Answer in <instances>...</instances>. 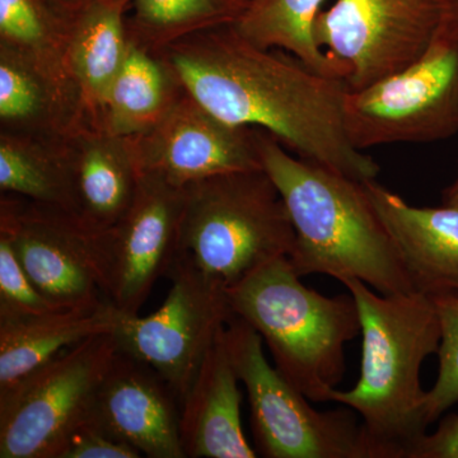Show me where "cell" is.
Instances as JSON below:
<instances>
[{
    "mask_svg": "<svg viewBox=\"0 0 458 458\" xmlns=\"http://www.w3.org/2000/svg\"><path fill=\"white\" fill-rule=\"evenodd\" d=\"M442 18L437 35L458 40V0H442Z\"/></svg>",
    "mask_w": 458,
    "mask_h": 458,
    "instance_id": "30",
    "label": "cell"
},
{
    "mask_svg": "<svg viewBox=\"0 0 458 458\" xmlns=\"http://www.w3.org/2000/svg\"><path fill=\"white\" fill-rule=\"evenodd\" d=\"M247 2H249V0H247Z\"/></svg>",
    "mask_w": 458,
    "mask_h": 458,
    "instance_id": "34",
    "label": "cell"
},
{
    "mask_svg": "<svg viewBox=\"0 0 458 458\" xmlns=\"http://www.w3.org/2000/svg\"><path fill=\"white\" fill-rule=\"evenodd\" d=\"M73 171L74 216L98 232L114 228L131 209L141 171L131 138L93 128L66 134Z\"/></svg>",
    "mask_w": 458,
    "mask_h": 458,
    "instance_id": "17",
    "label": "cell"
},
{
    "mask_svg": "<svg viewBox=\"0 0 458 458\" xmlns=\"http://www.w3.org/2000/svg\"><path fill=\"white\" fill-rule=\"evenodd\" d=\"M229 358L245 385L258 456L265 458H381L354 410L318 411L273 369L262 337L234 315L225 330Z\"/></svg>",
    "mask_w": 458,
    "mask_h": 458,
    "instance_id": "6",
    "label": "cell"
},
{
    "mask_svg": "<svg viewBox=\"0 0 458 458\" xmlns=\"http://www.w3.org/2000/svg\"><path fill=\"white\" fill-rule=\"evenodd\" d=\"M442 204L447 205V207L458 208V170L454 182L443 190Z\"/></svg>",
    "mask_w": 458,
    "mask_h": 458,
    "instance_id": "32",
    "label": "cell"
},
{
    "mask_svg": "<svg viewBox=\"0 0 458 458\" xmlns=\"http://www.w3.org/2000/svg\"><path fill=\"white\" fill-rule=\"evenodd\" d=\"M119 351L113 333L87 337L0 393V458H59L92 415Z\"/></svg>",
    "mask_w": 458,
    "mask_h": 458,
    "instance_id": "7",
    "label": "cell"
},
{
    "mask_svg": "<svg viewBox=\"0 0 458 458\" xmlns=\"http://www.w3.org/2000/svg\"><path fill=\"white\" fill-rule=\"evenodd\" d=\"M185 188L141 172L137 197L125 216L108 229V302L138 315L157 280L167 276L179 256Z\"/></svg>",
    "mask_w": 458,
    "mask_h": 458,
    "instance_id": "13",
    "label": "cell"
},
{
    "mask_svg": "<svg viewBox=\"0 0 458 458\" xmlns=\"http://www.w3.org/2000/svg\"><path fill=\"white\" fill-rule=\"evenodd\" d=\"M408 458H458V414L447 415L436 432L420 437Z\"/></svg>",
    "mask_w": 458,
    "mask_h": 458,
    "instance_id": "29",
    "label": "cell"
},
{
    "mask_svg": "<svg viewBox=\"0 0 458 458\" xmlns=\"http://www.w3.org/2000/svg\"><path fill=\"white\" fill-rule=\"evenodd\" d=\"M259 149L293 222L288 259L301 276L360 279L384 295L417 292L363 182L292 155L260 129Z\"/></svg>",
    "mask_w": 458,
    "mask_h": 458,
    "instance_id": "2",
    "label": "cell"
},
{
    "mask_svg": "<svg viewBox=\"0 0 458 458\" xmlns=\"http://www.w3.org/2000/svg\"><path fill=\"white\" fill-rule=\"evenodd\" d=\"M439 5H441L442 0H438Z\"/></svg>",
    "mask_w": 458,
    "mask_h": 458,
    "instance_id": "33",
    "label": "cell"
},
{
    "mask_svg": "<svg viewBox=\"0 0 458 458\" xmlns=\"http://www.w3.org/2000/svg\"><path fill=\"white\" fill-rule=\"evenodd\" d=\"M131 140L141 172L179 188L216 174L264 168L259 129L229 125L185 89L153 128Z\"/></svg>",
    "mask_w": 458,
    "mask_h": 458,
    "instance_id": "12",
    "label": "cell"
},
{
    "mask_svg": "<svg viewBox=\"0 0 458 458\" xmlns=\"http://www.w3.org/2000/svg\"><path fill=\"white\" fill-rule=\"evenodd\" d=\"M69 26L47 0H0V44L32 63L80 123L77 93L66 64Z\"/></svg>",
    "mask_w": 458,
    "mask_h": 458,
    "instance_id": "22",
    "label": "cell"
},
{
    "mask_svg": "<svg viewBox=\"0 0 458 458\" xmlns=\"http://www.w3.org/2000/svg\"><path fill=\"white\" fill-rule=\"evenodd\" d=\"M171 289L152 315H128L114 307L113 334L120 351L146 361L171 386L181 405L205 355L234 312L227 286L177 256L167 276Z\"/></svg>",
    "mask_w": 458,
    "mask_h": 458,
    "instance_id": "9",
    "label": "cell"
},
{
    "mask_svg": "<svg viewBox=\"0 0 458 458\" xmlns=\"http://www.w3.org/2000/svg\"><path fill=\"white\" fill-rule=\"evenodd\" d=\"M182 92L164 57L129 38L125 60L108 92L102 131L122 138L143 134L165 116Z\"/></svg>",
    "mask_w": 458,
    "mask_h": 458,
    "instance_id": "20",
    "label": "cell"
},
{
    "mask_svg": "<svg viewBox=\"0 0 458 458\" xmlns=\"http://www.w3.org/2000/svg\"><path fill=\"white\" fill-rule=\"evenodd\" d=\"M63 311L40 293L18 260L12 243L0 234V318Z\"/></svg>",
    "mask_w": 458,
    "mask_h": 458,
    "instance_id": "27",
    "label": "cell"
},
{
    "mask_svg": "<svg viewBox=\"0 0 458 458\" xmlns=\"http://www.w3.org/2000/svg\"><path fill=\"white\" fill-rule=\"evenodd\" d=\"M140 452L89 418L78 428L59 458H140Z\"/></svg>",
    "mask_w": 458,
    "mask_h": 458,
    "instance_id": "28",
    "label": "cell"
},
{
    "mask_svg": "<svg viewBox=\"0 0 458 458\" xmlns=\"http://www.w3.org/2000/svg\"><path fill=\"white\" fill-rule=\"evenodd\" d=\"M343 120L352 146L430 143L458 132V40L437 35L420 59L399 73L349 90Z\"/></svg>",
    "mask_w": 458,
    "mask_h": 458,
    "instance_id": "8",
    "label": "cell"
},
{
    "mask_svg": "<svg viewBox=\"0 0 458 458\" xmlns=\"http://www.w3.org/2000/svg\"><path fill=\"white\" fill-rule=\"evenodd\" d=\"M114 307L0 318V393L87 337L113 333Z\"/></svg>",
    "mask_w": 458,
    "mask_h": 458,
    "instance_id": "19",
    "label": "cell"
},
{
    "mask_svg": "<svg viewBox=\"0 0 458 458\" xmlns=\"http://www.w3.org/2000/svg\"><path fill=\"white\" fill-rule=\"evenodd\" d=\"M0 131L59 137L74 131L53 84L25 56L0 44Z\"/></svg>",
    "mask_w": 458,
    "mask_h": 458,
    "instance_id": "24",
    "label": "cell"
},
{
    "mask_svg": "<svg viewBox=\"0 0 458 458\" xmlns=\"http://www.w3.org/2000/svg\"><path fill=\"white\" fill-rule=\"evenodd\" d=\"M131 0H95L69 26L66 64L80 108L78 128L102 131L105 105L129 47Z\"/></svg>",
    "mask_w": 458,
    "mask_h": 458,
    "instance_id": "18",
    "label": "cell"
},
{
    "mask_svg": "<svg viewBox=\"0 0 458 458\" xmlns=\"http://www.w3.org/2000/svg\"><path fill=\"white\" fill-rule=\"evenodd\" d=\"M247 0H131L129 38L159 53L194 33L233 25Z\"/></svg>",
    "mask_w": 458,
    "mask_h": 458,
    "instance_id": "25",
    "label": "cell"
},
{
    "mask_svg": "<svg viewBox=\"0 0 458 458\" xmlns=\"http://www.w3.org/2000/svg\"><path fill=\"white\" fill-rule=\"evenodd\" d=\"M65 138L0 131V192L74 216L73 171Z\"/></svg>",
    "mask_w": 458,
    "mask_h": 458,
    "instance_id": "21",
    "label": "cell"
},
{
    "mask_svg": "<svg viewBox=\"0 0 458 458\" xmlns=\"http://www.w3.org/2000/svg\"><path fill=\"white\" fill-rule=\"evenodd\" d=\"M343 284L357 303L361 324L360 377L331 401L354 410L381 458H408L429 427L420 369L438 354L441 318L432 297L419 292L384 295L360 279Z\"/></svg>",
    "mask_w": 458,
    "mask_h": 458,
    "instance_id": "3",
    "label": "cell"
},
{
    "mask_svg": "<svg viewBox=\"0 0 458 458\" xmlns=\"http://www.w3.org/2000/svg\"><path fill=\"white\" fill-rule=\"evenodd\" d=\"M288 258L229 286L234 315L260 334L276 369L310 401L328 403L346 372L345 345L361 334L351 293L325 297L301 282Z\"/></svg>",
    "mask_w": 458,
    "mask_h": 458,
    "instance_id": "4",
    "label": "cell"
},
{
    "mask_svg": "<svg viewBox=\"0 0 458 458\" xmlns=\"http://www.w3.org/2000/svg\"><path fill=\"white\" fill-rule=\"evenodd\" d=\"M106 232L93 231L57 208L0 197V234L40 293L63 310L96 311L110 303Z\"/></svg>",
    "mask_w": 458,
    "mask_h": 458,
    "instance_id": "10",
    "label": "cell"
},
{
    "mask_svg": "<svg viewBox=\"0 0 458 458\" xmlns=\"http://www.w3.org/2000/svg\"><path fill=\"white\" fill-rule=\"evenodd\" d=\"M47 2L60 17L64 18L65 21L71 23L81 12L92 4L95 0H47Z\"/></svg>",
    "mask_w": 458,
    "mask_h": 458,
    "instance_id": "31",
    "label": "cell"
},
{
    "mask_svg": "<svg viewBox=\"0 0 458 458\" xmlns=\"http://www.w3.org/2000/svg\"><path fill=\"white\" fill-rule=\"evenodd\" d=\"M419 293L458 295V208H419L376 180L363 182Z\"/></svg>",
    "mask_w": 458,
    "mask_h": 458,
    "instance_id": "15",
    "label": "cell"
},
{
    "mask_svg": "<svg viewBox=\"0 0 458 458\" xmlns=\"http://www.w3.org/2000/svg\"><path fill=\"white\" fill-rule=\"evenodd\" d=\"M159 55L191 98L214 116L267 132L295 156L360 182L379 165L352 146L343 105L348 84L279 49L247 40L233 25L194 33Z\"/></svg>",
    "mask_w": 458,
    "mask_h": 458,
    "instance_id": "1",
    "label": "cell"
},
{
    "mask_svg": "<svg viewBox=\"0 0 458 458\" xmlns=\"http://www.w3.org/2000/svg\"><path fill=\"white\" fill-rule=\"evenodd\" d=\"M432 298L441 318L442 340L438 378L426 396L429 426L458 403V295L441 294Z\"/></svg>",
    "mask_w": 458,
    "mask_h": 458,
    "instance_id": "26",
    "label": "cell"
},
{
    "mask_svg": "<svg viewBox=\"0 0 458 458\" xmlns=\"http://www.w3.org/2000/svg\"><path fill=\"white\" fill-rule=\"evenodd\" d=\"M324 0H249L234 29L247 40L267 49H279L318 73L342 78L345 65L318 44L315 22Z\"/></svg>",
    "mask_w": 458,
    "mask_h": 458,
    "instance_id": "23",
    "label": "cell"
},
{
    "mask_svg": "<svg viewBox=\"0 0 458 458\" xmlns=\"http://www.w3.org/2000/svg\"><path fill=\"white\" fill-rule=\"evenodd\" d=\"M90 418L141 456L186 458L179 397L152 366L120 349L102 379Z\"/></svg>",
    "mask_w": 458,
    "mask_h": 458,
    "instance_id": "14",
    "label": "cell"
},
{
    "mask_svg": "<svg viewBox=\"0 0 458 458\" xmlns=\"http://www.w3.org/2000/svg\"><path fill=\"white\" fill-rule=\"evenodd\" d=\"M225 327L210 346L181 405L180 437L186 458H255L241 421L238 377Z\"/></svg>",
    "mask_w": 458,
    "mask_h": 458,
    "instance_id": "16",
    "label": "cell"
},
{
    "mask_svg": "<svg viewBox=\"0 0 458 458\" xmlns=\"http://www.w3.org/2000/svg\"><path fill=\"white\" fill-rule=\"evenodd\" d=\"M284 199L264 168L228 172L190 183L179 254L229 288L294 249Z\"/></svg>",
    "mask_w": 458,
    "mask_h": 458,
    "instance_id": "5",
    "label": "cell"
},
{
    "mask_svg": "<svg viewBox=\"0 0 458 458\" xmlns=\"http://www.w3.org/2000/svg\"><path fill=\"white\" fill-rule=\"evenodd\" d=\"M441 18L438 0H336L319 12L315 38L345 65L349 89L360 90L420 59Z\"/></svg>",
    "mask_w": 458,
    "mask_h": 458,
    "instance_id": "11",
    "label": "cell"
}]
</instances>
